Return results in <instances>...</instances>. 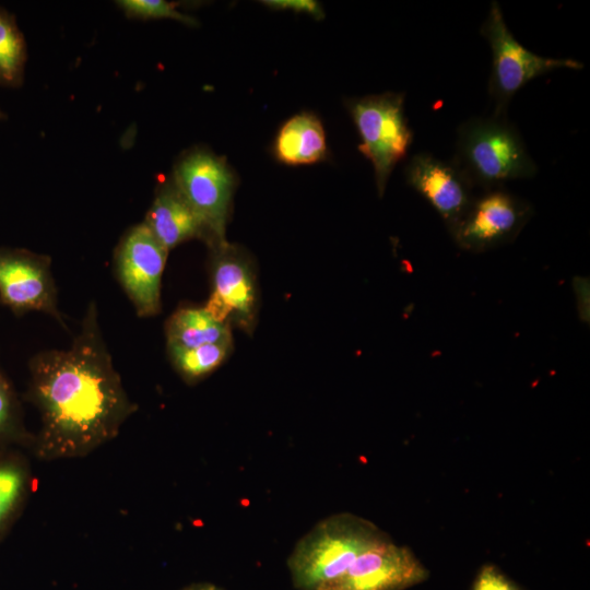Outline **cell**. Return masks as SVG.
<instances>
[{"label":"cell","mask_w":590,"mask_h":590,"mask_svg":"<svg viewBox=\"0 0 590 590\" xmlns=\"http://www.w3.org/2000/svg\"><path fill=\"white\" fill-rule=\"evenodd\" d=\"M172 179L202 222L206 244L226 241L236 176L225 157L205 146H194L176 161Z\"/></svg>","instance_id":"5b68a950"},{"label":"cell","mask_w":590,"mask_h":590,"mask_svg":"<svg viewBox=\"0 0 590 590\" xmlns=\"http://www.w3.org/2000/svg\"><path fill=\"white\" fill-rule=\"evenodd\" d=\"M480 32L492 50L488 95L494 104L493 116L506 117L511 98L531 80L556 69L583 68L574 59L543 57L528 50L509 31L497 1H492Z\"/></svg>","instance_id":"8992f818"},{"label":"cell","mask_w":590,"mask_h":590,"mask_svg":"<svg viewBox=\"0 0 590 590\" xmlns=\"http://www.w3.org/2000/svg\"><path fill=\"white\" fill-rule=\"evenodd\" d=\"M168 250L144 222L130 227L115 250L117 280L139 317L161 311V286Z\"/></svg>","instance_id":"ba28073f"},{"label":"cell","mask_w":590,"mask_h":590,"mask_svg":"<svg viewBox=\"0 0 590 590\" xmlns=\"http://www.w3.org/2000/svg\"><path fill=\"white\" fill-rule=\"evenodd\" d=\"M209 586L210 583H197V585H191L185 588L184 590H209Z\"/></svg>","instance_id":"603a6c76"},{"label":"cell","mask_w":590,"mask_h":590,"mask_svg":"<svg viewBox=\"0 0 590 590\" xmlns=\"http://www.w3.org/2000/svg\"><path fill=\"white\" fill-rule=\"evenodd\" d=\"M144 223L168 251L193 238L206 241L202 222L172 178L156 190Z\"/></svg>","instance_id":"4fadbf2b"},{"label":"cell","mask_w":590,"mask_h":590,"mask_svg":"<svg viewBox=\"0 0 590 590\" xmlns=\"http://www.w3.org/2000/svg\"><path fill=\"white\" fill-rule=\"evenodd\" d=\"M473 188H502L535 176L538 167L517 128L506 117H474L457 130L451 161Z\"/></svg>","instance_id":"3957f363"},{"label":"cell","mask_w":590,"mask_h":590,"mask_svg":"<svg viewBox=\"0 0 590 590\" xmlns=\"http://www.w3.org/2000/svg\"><path fill=\"white\" fill-rule=\"evenodd\" d=\"M27 49L13 14L0 7V85L23 83Z\"/></svg>","instance_id":"e0dca14e"},{"label":"cell","mask_w":590,"mask_h":590,"mask_svg":"<svg viewBox=\"0 0 590 590\" xmlns=\"http://www.w3.org/2000/svg\"><path fill=\"white\" fill-rule=\"evenodd\" d=\"M212 250V291L204 309L216 320L251 330L257 314V288L250 261L227 241Z\"/></svg>","instance_id":"30bf717a"},{"label":"cell","mask_w":590,"mask_h":590,"mask_svg":"<svg viewBox=\"0 0 590 590\" xmlns=\"http://www.w3.org/2000/svg\"><path fill=\"white\" fill-rule=\"evenodd\" d=\"M346 108L361 138L359 152L370 161L379 197L396 165L413 142L404 114V94L386 92L346 101Z\"/></svg>","instance_id":"277c9868"},{"label":"cell","mask_w":590,"mask_h":590,"mask_svg":"<svg viewBox=\"0 0 590 590\" xmlns=\"http://www.w3.org/2000/svg\"><path fill=\"white\" fill-rule=\"evenodd\" d=\"M533 215L530 202L503 188L474 197L449 233L462 250L481 253L514 241Z\"/></svg>","instance_id":"52a82bcc"},{"label":"cell","mask_w":590,"mask_h":590,"mask_svg":"<svg viewBox=\"0 0 590 590\" xmlns=\"http://www.w3.org/2000/svg\"><path fill=\"white\" fill-rule=\"evenodd\" d=\"M404 174L409 186L433 206L450 233L475 197L472 185L451 161L430 153L413 155Z\"/></svg>","instance_id":"7c38bea8"},{"label":"cell","mask_w":590,"mask_h":590,"mask_svg":"<svg viewBox=\"0 0 590 590\" xmlns=\"http://www.w3.org/2000/svg\"><path fill=\"white\" fill-rule=\"evenodd\" d=\"M472 590H522L507 577L498 567L486 564L479 570Z\"/></svg>","instance_id":"44dd1931"},{"label":"cell","mask_w":590,"mask_h":590,"mask_svg":"<svg viewBox=\"0 0 590 590\" xmlns=\"http://www.w3.org/2000/svg\"><path fill=\"white\" fill-rule=\"evenodd\" d=\"M5 118V115L2 113V110L0 109V120L4 119Z\"/></svg>","instance_id":"d4e9b609"},{"label":"cell","mask_w":590,"mask_h":590,"mask_svg":"<svg viewBox=\"0 0 590 590\" xmlns=\"http://www.w3.org/2000/svg\"><path fill=\"white\" fill-rule=\"evenodd\" d=\"M50 264L46 255L0 247V304L16 316L31 311L47 314L64 328Z\"/></svg>","instance_id":"9c48e42d"},{"label":"cell","mask_w":590,"mask_h":590,"mask_svg":"<svg viewBox=\"0 0 590 590\" xmlns=\"http://www.w3.org/2000/svg\"><path fill=\"white\" fill-rule=\"evenodd\" d=\"M262 3L274 10H291L295 13H306L316 20L323 17L324 13L319 2L314 0H267Z\"/></svg>","instance_id":"7402d4cb"},{"label":"cell","mask_w":590,"mask_h":590,"mask_svg":"<svg viewBox=\"0 0 590 590\" xmlns=\"http://www.w3.org/2000/svg\"><path fill=\"white\" fill-rule=\"evenodd\" d=\"M167 346L197 347L232 341L229 324L214 319L204 307L176 310L165 324Z\"/></svg>","instance_id":"2e32d148"},{"label":"cell","mask_w":590,"mask_h":590,"mask_svg":"<svg viewBox=\"0 0 590 590\" xmlns=\"http://www.w3.org/2000/svg\"><path fill=\"white\" fill-rule=\"evenodd\" d=\"M28 370L24 397L40 417L30 450L39 460L88 456L117 437L138 410L114 367L94 302L71 345L35 354Z\"/></svg>","instance_id":"6da1fadb"},{"label":"cell","mask_w":590,"mask_h":590,"mask_svg":"<svg viewBox=\"0 0 590 590\" xmlns=\"http://www.w3.org/2000/svg\"><path fill=\"white\" fill-rule=\"evenodd\" d=\"M116 4L123 13L133 19H170L188 26H196L198 21L176 9V4L164 0H119Z\"/></svg>","instance_id":"ffe728a7"},{"label":"cell","mask_w":590,"mask_h":590,"mask_svg":"<svg viewBox=\"0 0 590 590\" xmlns=\"http://www.w3.org/2000/svg\"><path fill=\"white\" fill-rule=\"evenodd\" d=\"M428 578V570L406 546L389 536L373 544L346 573L323 590H406Z\"/></svg>","instance_id":"8fae6325"},{"label":"cell","mask_w":590,"mask_h":590,"mask_svg":"<svg viewBox=\"0 0 590 590\" xmlns=\"http://www.w3.org/2000/svg\"><path fill=\"white\" fill-rule=\"evenodd\" d=\"M209 590H222L221 588L214 586V585H211L209 586Z\"/></svg>","instance_id":"cb8c5ba5"},{"label":"cell","mask_w":590,"mask_h":590,"mask_svg":"<svg viewBox=\"0 0 590 590\" xmlns=\"http://www.w3.org/2000/svg\"><path fill=\"white\" fill-rule=\"evenodd\" d=\"M232 345V341H226L189 349L167 346V351L175 369L191 384L216 369L231 353Z\"/></svg>","instance_id":"ac0fdd59"},{"label":"cell","mask_w":590,"mask_h":590,"mask_svg":"<svg viewBox=\"0 0 590 590\" xmlns=\"http://www.w3.org/2000/svg\"><path fill=\"white\" fill-rule=\"evenodd\" d=\"M32 487L27 457L19 448L0 450V542L22 515Z\"/></svg>","instance_id":"9a60e30c"},{"label":"cell","mask_w":590,"mask_h":590,"mask_svg":"<svg viewBox=\"0 0 590 590\" xmlns=\"http://www.w3.org/2000/svg\"><path fill=\"white\" fill-rule=\"evenodd\" d=\"M273 154L280 163L291 166L324 161L329 151L320 119L309 111L292 116L276 133Z\"/></svg>","instance_id":"5bb4252c"},{"label":"cell","mask_w":590,"mask_h":590,"mask_svg":"<svg viewBox=\"0 0 590 590\" xmlns=\"http://www.w3.org/2000/svg\"><path fill=\"white\" fill-rule=\"evenodd\" d=\"M34 434L28 432L21 402L10 380L0 371V450L24 447L30 449Z\"/></svg>","instance_id":"d6986e66"},{"label":"cell","mask_w":590,"mask_h":590,"mask_svg":"<svg viewBox=\"0 0 590 590\" xmlns=\"http://www.w3.org/2000/svg\"><path fill=\"white\" fill-rule=\"evenodd\" d=\"M388 538L371 521L342 512L315 524L287 558L293 585L298 590H323L339 580L353 562L373 544Z\"/></svg>","instance_id":"7a4b0ae2"}]
</instances>
